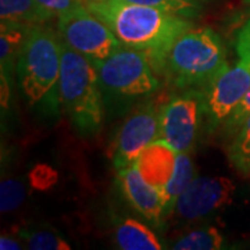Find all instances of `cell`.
<instances>
[{"mask_svg": "<svg viewBox=\"0 0 250 250\" xmlns=\"http://www.w3.org/2000/svg\"><path fill=\"white\" fill-rule=\"evenodd\" d=\"M243 1H245V4H246V6H249L250 7V0H243Z\"/></svg>", "mask_w": 250, "mask_h": 250, "instance_id": "cell-29", "label": "cell"}, {"mask_svg": "<svg viewBox=\"0 0 250 250\" xmlns=\"http://www.w3.org/2000/svg\"><path fill=\"white\" fill-rule=\"evenodd\" d=\"M57 172L46 164H38L29 172V184L38 190H47L57 182Z\"/></svg>", "mask_w": 250, "mask_h": 250, "instance_id": "cell-22", "label": "cell"}, {"mask_svg": "<svg viewBox=\"0 0 250 250\" xmlns=\"http://www.w3.org/2000/svg\"><path fill=\"white\" fill-rule=\"evenodd\" d=\"M236 52L241 59L250 68V20L243 25L236 39Z\"/></svg>", "mask_w": 250, "mask_h": 250, "instance_id": "cell-25", "label": "cell"}, {"mask_svg": "<svg viewBox=\"0 0 250 250\" xmlns=\"http://www.w3.org/2000/svg\"><path fill=\"white\" fill-rule=\"evenodd\" d=\"M29 28L25 25L1 22V35H0V60L1 72L11 68L16 57L20 56L21 49L25 43Z\"/></svg>", "mask_w": 250, "mask_h": 250, "instance_id": "cell-17", "label": "cell"}, {"mask_svg": "<svg viewBox=\"0 0 250 250\" xmlns=\"http://www.w3.org/2000/svg\"><path fill=\"white\" fill-rule=\"evenodd\" d=\"M100 83L118 95L143 96L159 89L149 57L132 47L120 45L104 60L95 62Z\"/></svg>", "mask_w": 250, "mask_h": 250, "instance_id": "cell-5", "label": "cell"}, {"mask_svg": "<svg viewBox=\"0 0 250 250\" xmlns=\"http://www.w3.org/2000/svg\"><path fill=\"white\" fill-rule=\"evenodd\" d=\"M103 20L120 43L145 53L153 67H163L174 42L192 22L167 11L125 0H103L85 4Z\"/></svg>", "mask_w": 250, "mask_h": 250, "instance_id": "cell-1", "label": "cell"}, {"mask_svg": "<svg viewBox=\"0 0 250 250\" xmlns=\"http://www.w3.org/2000/svg\"><path fill=\"white\" fill-rule=\"evenodd\" d=\"M57 34L65 45L93 62L104 60L121 45L107 24L85 4L57 17Z\"/></svg>", "mask_w": 250, "mask_h": 250, "instance_id": "cell-6", "label": "cell"}, {"mask_svg": "<svg viewBox=\"0 0 250 250\" xmlns=\"http://www.w3.org/2000/svg\"><path fill=\"white\" fill-rule=\"evenodd\" d=\"M250 89V68L243 62H225L208 81L205 92L206 116L211 126L225 124Z\"/></svg>", "mask_w": 250, "mask_h": 250, "instance_id": "cell-8", "label": "cell"}, {"mask_svg": "<svg viewBox=\"0 0 250 250\" xmlns=\"http://www.w3.org/2000/svg\"><path fill=\"white\" fill-rule=\"evenodd\" d=\"M0 249L1 250H20L22 249L21 242L17 238H13L10 235H1L0 236Z\"/></svg>", "mask_w": 250, "mask_h": 250, "instance_id": "cell-26", "label": "cell"}, {"mask_svg": "<svg viewBox=\"0 0 250 250\" xmlns=\"http://www.w3.org/2000/svg\"><path fill=\"white\" fill-rule=\"evenodd\" d=\"M235 189V184L227 177L193 178L179 195L172 215L185 223L203 220L231 205Z\"/></svg>", "mask_w": 250, "mask_h": 250, "instance_id": "cell-9", "label": "cell"}, {"mask_svg": "<svg viewBox=\"0 0 250 250\" xmlns=\"http://www.w3.org/2000/svg\"><path fill=\"white\" fill-rule=\"evenodd\" d=\"M160 110L145 104L135 110L121 125L113 147V166L117 171L132 166L142 152L159 139Z\"/></svg>", "mask_w": 250, "mask_h": 250, "instance_id": "cell-10", "label": "cell"}, {"mask_svg": "<svg viewBox=\"0 0 250 250\" xmlns=\"http://www.w3.org/2000/svg\"><path fill=\"white\" fill-rule=\"evenodd\" d=\"M227 62L225 46L211 28H190L174 42L161 70L178 88L207 85Z\"/></svg>", "mask_w": 250, "mask_h": 250, "instance_id": "cell-3", "label": "cell"}, {"mask_svg": "<svg viewBox=\"0 0 250 250\" xmlns=\"http://www.w3.org/2000/svg\"><path fill=\"white\" fill-rule=\"evenodd\" d=\"M20 238L25 242L31 250H70L71 246L60 235L50 229H35V231H20Z\"/></svg>", "mask_w": 250, "mask_h": 250, "instance_id": "cell-19", "label": "cell"}, {"mask_svg": "<svg viewBox=\"0 0 250 250\" xmlns=\"http://www.w3.org/2000/svg\"><path fill=\"white\" fill-rule=\"evenodd\" d=\"M250 116V89L248 90V93L243 96L241 100V103L238 104V107L233 110V113L231 117L225 121V128L228 132H235L238 129V126L242 124V121Z\"/></svg>", "mask_w": 250, "mask_h": 250, "instance_id": "cell-23", "label": "cell"}, {"mask_svg": "<svg viewBox=\"0 0 250 250\" xmlns=\"http://www.w3.org/2000/svg\"><path fill=\"white\" fill-rule=\"evenodd\" d=\"M117 246L123 250H160L164 249L160 239L152 229L135 218L118 220L114 228Z\"/></svg>", "mask_w": 250, "mask_h": 250, "instance_id": "cell-13", "label": "cell"}, {"mask_svg": "<svg viewBox=\"0 0 250 250\" xmlns=\"http://www.w3.org/2000/svg\"><path fill=\"white\" fill-rule=\"evenodd\" d=\"M228 147V157L238 172L250 175V116L246 117L233 132Z\"/></svg>", "mask_w": 250, "mask_h": 250, "instance_id": "cell-18", "label": "cell"}, {"mask_svg": "<svg viewBox=\"0 0 250 250\" xmlns=\"http://www.w3.org/2000/svg\"><path fill=\"white\" fill-rule=\"evenodd\" d=\"M56 17L38 0H0L1 22L25 27L42 25Z\"/></svg>", "mask_w": 250, "mask_h": 250, "instance_id": "cell-14", "label": "cell"}, {"mask_svg": "<svg viewBox=\"0 0 250 250\" xmlns=\"http://www.w3.org/2000/svg\"><path fill=\"white\" fill-rule=\"evenodd\" d=\"M193 178H195V166L190 157V152L178 153L174 174L168 181V184L161 190L164 221L172 215L179 195L187 189Z\"/></svg>", "mask_w": 250, "mask_h": 250, "instance_id": "cell-15", "label": "cell"}, {"mask_svg": "<svg viewBox=\"0 0 250 250\" xmlns=\"http://www.w3.org/2000/svg\"><path fill=\"white\" fill-rule=\"evenodd\" d=\"M17 67L21 88L29 103H41L60 80L62 41L59 34L45 24L29 28Z\"/></svg>", "mask_w": 250, "mask_h": 250, "instance_id": "cell-4", "label": "cell"}, {"mask_svg": "<svg viewBox=\"0 0 250 250\" xmlns=\"http://www.w3.org/2000/svg\"><path fill=\"white\" fill-rule=\"evenodd\" d=\"M9 85H7V80H6V75L1 72V106L3 107H7V103H9Z\"/></svg>", "mask_w": 250, "mask_h": 250, "instance_id": "cell-27", "label": "cell"}, {"mask_svg": "<svg viewBox=\"0 0 250 250\" xmlns=\"http://www.w3.org/2000/svg\"><path fill=\"white\" fill-rule=\"evenodd\" d=\"M46 10H49L54 16H60L70 10L83 6L86 0H38Z\"/></svg>", "mask_w": 250, "mask_h": 250, "instance_id": "cell-24", "label": "cell"}, {"mask_svg": "<svg viewBox=\"0 0 250 250\" xmlns=\"http://www.w3.org/2000/svg\"><path fill=\"white\" fill-rule=\"evenodd\" d=\"M100 85L95 62L62 41L59 92L62 106L81 134H96L102 126L103 102Z\"/></svg>", "mask_w": 250, "mask_h": 250, "instance_id": "cell-2", "label": "cell"}, {"mask_svg": "<svg viewBox=\"0 0 250 250\" xmlns=\"http://www.w3.org/2000/svg\"><path fill=\"white\" fill-rule=\"evenodd\" d=\"M196 1H208V0H196Z\"/></svg>", "mask_w": 250, "mask_h": 250, "instance_id": "cell-30", "label": "cell"}, {"mask_svg": "<svg viewBox=\"0 0 250 250\" xmlns=\"http://www.w3.org/2000/svg\"><path fill=\"white\" fill-rule=\"evenodd\" d=\"M223 245V233L215 227L205 225L184 233L171 245V248L174 250H218Z\"/></svg>", "mask_w": 250, "mask_h": 250, "instance_id": "cell-16", "label": "cell"}, {"mask_svg": "<svg viewBox=\"0 0 250 250\" xmlns=\"http://www.w3.org/2000/svg\"><path fill=\"white\" fill-rule=\"evenodd\" d=\"M118 184L129 205L139 214L156 227L164 223L160 190L143 178L135 164L118 171Z\"/></svg>", "mask_w": 250, "mask_h": 250, "instance_id": "cell-11", "label": "cell"}, {"mask_svg": "<svg viewBox=\"0 0 250 250\" xmlns=\"http://www.w3.org/2000/svg\"><path fill=\"white\" fill-rule=\"evenodd\" d=\"M203 116L205 92L192 89L171 98L160 108L159 139L175 152H190Z\"/></svg>", "mask_w": 250, "mask_h": 250, "instance_id": "cell-7", "label": "cell"}, {"mask_svg": "<svg viewBox=\"0 0 250 250\" xmlns=\"http://www.w3.org/2000/svg\"><path fill=\"white\" fill-rule=\"evenodd\" d=\"M25 199V187L18 179H3L0 190V208L3 213H10L22 205Z\"/></svg>", "mask_w": 250, "mask_h": 250, "instance_id": "cell-21", "label": "cell"}, {"mask_svg": "<svg viewBox=\"0 0 250 250\" xmlns=\"http://www.w3.org/2000/svg\"><path fill=\"white\" fill-rule=\"evenodd\" d=\"M125 1L159 9L161 11H167L185 18L196 17L200 14L202 10V6L196 0H125Z\"/></svg>", "mask_w": 250, "mask_h": 250, "instance_id": "cell-20", "label": "cell"}, {"mask_svg": "<svg viewBox=\"0 0 250 250\" xmlns=\"http://www.w3.org/2000/svg\"><path fill=\"white\" fill-rule=\"evenodd\" d=\"M177 156L178 152H175L167 143L157 139L143 150L134 164L143 178L159 189L161 193L174 174Z\"/></svg>", "mask_w": 250, "mask_h": 250, "instance_id": "cell-12", "label": "cell"}, {"mask_svg": "<svg viewBox=\"0 0 250 250\" xmlns=\"http://www.w3.org/2000/svg\"><path fill=\"white\" fill-rule=\"evenodd\" d=\"M90 1H103V0H86L85 4H86V3H90Z\"/></svg>", "mask_w": 250, "mask_h": 250, "instance_id": "cell-28", "label": "cell"}]
</instances>
